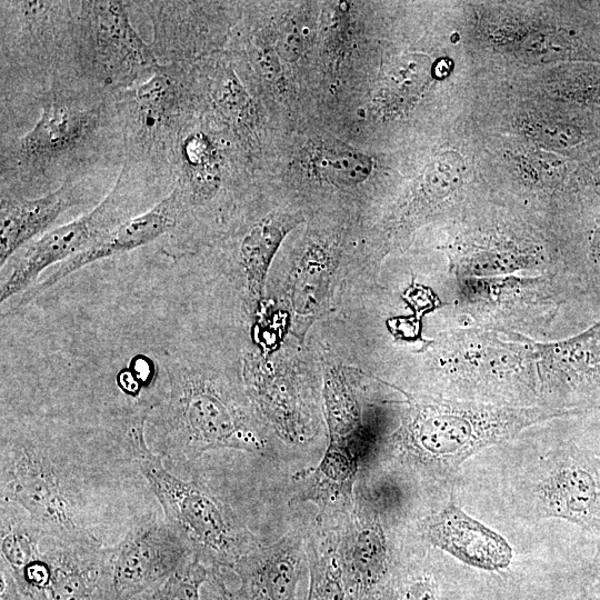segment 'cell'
<instances>
[{"label": "cell", "mask_w": 600, "mask_h": 600, "mask_svg": "<svg viewBox=\"0 0 600 600\" xmlns=\"http://www.w3.org/2000/svg\"><path fill=\"white\" fill-rule=\"evenodd\" d=\"M0 469V500L56 538L108 548L158 512L128 503L151 500L127 492L152 493L129 442L107 457L31 431L2 432Z\"/></svg>", "instance_id": "cell-1"}, {"label": "cell", "mask_w": 600, "mask_h": 600, "mask_svg": "<svg viewBox=\"0 0 600 600\" xmlns=\"http://www.w3.org/2000/svg\"><path fill=\"white\" fill-rule=\"evenodd\" d=\"M33 98L41 110L37 122L19 138L1 139V192L40 190L42 196L123 164L114 96L58 82Z\"/></svg>", "instance_id": "cell-2"}, {"label": "cell", "mask_w": 600, "mask_h": 600, "mask_svg": "<svg viewBox=\"0 0 600 600\" xmlns=\"http://www.w3.org/2000/svg\"><path fill=\"white\" fill-rule=\"evenodd\" d=\"M158 454L187 461L214 449L259 452L264 441L224 384L183 363L167 366V390L151 408Z\"/></svg>", "instance_id": "cell-3"}, {"label": "cell", "mask_w": 600, "mask_h": 600, "mask_svg": "<svg viewBox=\"0 0 600 600\" xmlns=\"http://www.w3.org/2000/svg\"><path fill=\"white\" fill-rule=\"evenodd\" d=\"M149 412L132 417L126 429L137 466L149 484L163 518L189 546L193 556L211 569H231L256 544L230 507L196 481H186L167 470L162 457L147 444L144 427Z\"/></svg>", "instance_id": "cell-4"}, {"label": "cell", "mask_w": 600, "mask_h": 600, "mask_svg": "<svg viewBox=\"0 0 600 600\" xmlns=\"http://www.w3.org/2000/svg\"><path fill=\"white\" fill-rule=\"evenodd\" d=\"M558 414L561 412L422 404L413 410L398 447L410 464L444 479L482 449L511 438L530 423Z\"/></svg>", "instance_id": "cell-5"}, {"label": "cell", "mask_w": 600, "mask_h": 600, "mask_svg": "<svg viewBox=\"0 0 600 600\" xmlns=\"http://www.w3.org/2000/svg\"><path fill=\"white\" fill-rule=\"evenodd\" d=\"M129 1H77L66 81L107 96L140 84L162 66L132 27Z\"/></svg>", "instance_id": "cell-6"}, {"label": "cell", "mask_w": 600, "mask_h": 600, "mask_svg": "<svg viewBox=\"0 0 600 600\" xmlns=\"http://www.w3.org/2000/svg\"><path fill=\"white\" fill-rule=\"evenodd\" d=\"M77 1H1V97H36L64 79Z\"/></svg>", "instance_id": "cell-7"}, {"label": "cell", "mask_w": 600, "mask_h": 600, "mask_svg": "<svg viewBox=\"0 0 600 600\" xmlns=\"http://www.w3.org/2000/svg\"><path fill=\"white\" fill-rule=\"evenodd\" d=\"M170 190L167 182L146 168L124 161L110 191L92 210L28 244L1 283L0 302L22 293L46 269L87 250L119 224L143 212L139 209L147 200L162 199Z\"/></svg>", "instance_id": "cell-8"}, {"label": "cell", "mask_w": 600, "mask_h": 600, "mask_svg": "<svg viewBox=\"0 0 600 600\" xmlns=\"http://www.w3.org/2000/svg\"><path fill=\"white\" fill-rule=\"evenodd\" d=\"M523 514L600 531V457L569 443L529 461L512 480Z\"/></svg>", "instance_id": "cell-9"}, {"label": "cell", "mask_w": 600, "mask_h": 600, "mask_svg": "<svg viewBox=\"0 0 600 600\" xmlns=\"http://www.w3.org/2000/svg\"><path fill=\"white\" fill-rule=\"evenodd\" d=\"M187 84L186 68L163 64L149 80L114 96L124 161L146 168L170 186L171 154L188 120Z\"/></svg>", "instance_id": "cell-10"}, {"label": "cell", "mask_w": 600, "mask_h": 600, "mask_svg": "<svg viewBox=\"0 0 600 600\" xmlns=\"http://www.w3.org/2000/svg\"><path fill=\"white\" fill-rule=\"evenodd\" d=\"M193 557L189 546L157 512L106 548L102 600H132Z\"/></svg>", "instance_id": "cell-11"}, {"label": "cell", "mask_w": 600, "mask_h": 600, "mask_svg": "<svg viewBox=\"0 0 600 600\" xmlns=\"http://www.w3.org/2000/svg\"><path fill=\"white\" fill-rule=\"evenodd\" d=\"M182 207L177 193L170 190L151 208L134 216L104 234L87 250L59 263L34 290L38 294L98 260L111 258L158 241L164 252L182 226Z\"/></svg>", "instance_id": "cell-12"}, {"label": "cell", "mask_w": 600, "mask_h": 600, "mask_svg": "<svg viewBox=\"0 0 600 600\" xmlns=\"http://www.w3.org/2000/svg\"><path fill=\"white\" fill-rule=\"evenodd\" d=\"M421 530L433 547L478 569H504L513 557L501 534L470 517L453 500L424 519Z\"/></svg>", "instance_id": "cell-13"}, {"label": "cell", "mask_w": 600, "mask_h": 600, "mask_svg": "<svg viewBox=\"0 0 600 600\" xmlns=\"http://www.w3.org/2000/svg\"><path fill=\"white\" fill-rule=\"evenodd\" d=\"M106 548L44 533L46 587L40 600H102Z\"/></svg>", "instance_id": "cell-14"}, {"label": "cell", "mask_w": 600, "mask_h": 600, "mask_svg": "<svg viewBox=\"0 0 600 600\" xmlns=\"http://www.w3.org/2000/svg\"><path fill=\"white\" fill-rule=\"evenodd\" d=\"M86 180L68 182L52 192L37 197L1 192V267L36 237L52 229L51 226L66 210L79 203Z\"/></svg>", "instance_id": "cell-15"}, {"label": "cell", "mask_w": 600, "mask_h": 600, "mask_svg": "<svg viewBox=\"0 0 600 600\" xmlns=\"http://www.w3.org/2000/svg\"><path fill=\"white\" fill-rule=\"evenodd\" d=\"M302 563L301 541L286 536L254 546L231 568L240 578L237 600H294Z\"/></svg>", "instance_id": "cell-16"}, {"label": "cell", "mask_w": 600, "mask_h": 600, "mask_svg": "<svg viewBox=\"0 0 600 600\" xmlns=\"http://www.w3.org/2000/svg\"><path fill=\"white\" fill-rule=\"evenodd\" d=\"M340 561L351 600H362L382 581L388 570V543L377 509L357 513Z\"/></svg>", "instance_id": "cell-17"}, {"label": "cell", "mask_w": 600, "mask_h": 600, "mask_svg": "<svg viewBox=\"0 0 600 600\" xmlns=\"http://www.w3.org/2000/svg\"><path fill=\"white\" fill-rule=\"evenodd\" d=\"M299 222L293 216H270L254 224L242 239L239 256L250 303L261 298L272 257L284 236Z\"/></svg>", "instance_id": "cell-18"}, {"label": "cell", "mask_w": 600, "mask_h": 600, "mask_svg": "<svg viewBox=\"0 0 600 600\" xmlns=\"http://www.w3.org/2000/svg\"><path fill=\"white\" fill-rule=\"evenodd\" d=\"M361 462L344 448L329 444L319 464L297 474L304 480L303 499L320 507L346 501Z\"/></svg>", "instance_id": "cell-19"}, {"label": "cell", "mask_w": 600, "mask_h": 600, "mask_svg": "<svg viewBox=\"0 0 600 600\" xmlns=\"http://www.w3.org/2000/svg\"><path fill=\"white\" fill-rule=\"evenodd\" d=\"M310 167L320 178L343 187L366 180L371 170V159L338 140L326 139L312 147Z\"/></svg>", "instance_id": "cell-20"}, {"label": "cell", "mask_w": 600, "mask_h": 600, "mask_svg": "<svg viewBox=\"0 0 600 600\" xmlns=\"http://www.w3.org/2000/svg\"><path fill=\"white\" fill-rule=\"evenodd\" d=\"M211 570L193 557L168 579L132 600H200V588Z\"/></svg>", "instance_id": "cell-21"}, {"label": "cell", "mask_w": 600, "mask_h": 600, "mask_svg": "<svg viewBox=\"0 0 600 600\" xmlns=\"http://www.w3.org/2000/svg\"><path fill=\"white\" fill-rule=\"evenodd\" d=\"M307 600H344L343 573L337 552L312 550Z\"/></svg>", "instance_id": "cell-22"}, {"label": "cell", "mask_w": 600, "mask_h": 600, "mask_svg": "<svg viewBox=\"0 0 600 600\" xmlns=\"http://www.w3.org/2000/svg\"><path fill=\"white\" fill-rule=\"evenodd\" d=\"M460 174L459 161L452 156H443L427 171V183L431 190L440 191L456 183Z\"/></svg>", "instance_id": "cell-23"}, {"label": "cell", "mask_w": 600, "mask_h": 600, "mask_svg": "<svg viewBox=\"0 0 600 600\" xmlns=\"http://www.w3.org/2000/svg\"><path fill=\"white\" fill-rule=\"evenodd\" d=\"M397 600H437V596L431 580L422 577L407 583Z\"/></svg>", "instance_id": "cell-24"}, {"label": "cell", "mask_w": 600, "mask_h": 600, "mask_svg": "<svg viewBox=\"0 0 600 600\" xmlns=\"http://www.w3.org/2000/svg\"><path fill=\"white\" fill-rule=\"evenodd\" d=\"M210 579L216 591V600H237L234 594L228 590L224 581L217 569H210Z\"/></svg>", "instance_id": "cell-25"}, {"label": "cell", "mask_w": 600, "mask_h": 600, "mask_svg": "<svg viewBox=\"0 0 600 600\" xmlns=\"http://www.w3.org/2000/svg\"><path fill=\"white\" fill-rule=\"evenodd\" d=\"M451 69V61L448 59L440 60L436 67V73L439 77L447 74Z\"/></svg>", "instance_id": "cell-26"}, {"label": "cell", "mask_w": 600, "mask_h": 600, "mask_svg": "<svg viewBox=\"0 0 600 600\" xmlns=\"http://www.w3.org/2000/svg\"><path fill=\"white\" fill-rule=\"evenodd\" d=\"M593 568H594V571H596L597 580H598V582L600 584V540H599L598 546H597V553H596V557H594Z\"/></svg>", "instance_id": "cell-27"}]
</instances>
